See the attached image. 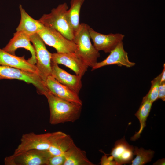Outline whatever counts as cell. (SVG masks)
<instances>
[{
  "label": "cell",
  "instance_id": "cell-1",
  "mask_svg": "<svg viewBox=\"0 0 165 165\" xmlns=\"http://www.w3.org/2000/svg\"><path fill=\"white\" fill-rule=\"evenodd\" d=\"M43 95L46 98L49 106L50 124L74 122L79 118L82 105L57 97L49 91Z\"/></svg>",
  "mask_w": 165,
  "mask_h": 165
},
{
  "label": "cell",
  "instance_id": "cell-2",
  "mask_svg": "<svg viewBox=\"0 0 165 165\" xmlns=\"http://www.w3.org/2000/svg\"><path fill=\"white\" fill-rule=\"evenodd\" d=\"M90 27L86 23H80L79 29L75 32L73 41L77 46L75 53L88 67L92 68L97 62L100 54L91 44L89 32Z\"/></svg>",
  "mask_w": 165,
  "mask_h": 165
},
{
  "label": "cell",
  "instance_id": "cell-3",
  "mask_svg": "<svg viewBox=\"0 0 165 165\" xmlns=\"http://www.w3.org/2000/svg\"><path fill=\"white\" fill-rule=\"evenodd\" d=\"M68 9L66 3L60 4L53 8L50 13L43 14L38 20L45 27L57 30L67 39L73 41L75 33L66 17Z\"/></svg>",
  "mask_w": 165,
  "mask_h": 165
},
{
  "label": "cell",
  "instance_id": "cell-4",
  "mask_svg": "<svg viewBox=\"0 0 165 165\" xmlns=\"http://www.w3.org/2000/svg\"><path fill=\"white\" fill-rule=\"evenodd\" d=\"M65 134L58 131L40 134L33 132L23 134L14 153L31 149L48 150L55 140Z\"/></svg>",
  "mask_w": 165,
  "mask_h": 165
},
{
  "label": "cell",
  "instance_id": "cell-5",
  "mask_svg": "<svg viewBox=\"0 0 165 165\" xmlns=\"http://www.w3.org/2000/svg\"><path fill=\"white\" fill-rule=\"evenodd\" d=\"M16 79L32 84L38 94L44 95L48 91L45 82L38 74L8 66L0 65V80Z\"/></svg>",
  "mask_w": 165,
  "mask_h": 165
},
{
  "label": "cell",
  "instance_id": "cell-6",
  "mask_svg": "<svg viewBox=\"0 0 165 165\" xmlns=\"http://www.w3.org/2000/svg\"><path fill=\"white\" fill-rule=\"evenodd\" d=\"M51 156L47 150L31 149L6 157V165H47Z\"/></svg>",
  "mask_w": 165,
  "mask_h": 165
},
{
  "label": "cell",
  "instance_id": "cell-7",
  "mask_svg": "<svg viewBox=\"0 0 165 165\" xmlns=\"http://www.w3.org/2000/svg\"><path fill=\"white\" fill-rule=\"evenodd\" d=\"M45 44L55 48L57 53H75L77 46L72 41L57 30L45 27L37 33Z\"/></svg>",
  "mask_w": 165,
  "mask_h": 165
},
{
  "label": "cell",
  "instance_id": "cell-8",
  "mask_svg": "<svg viewBox=\"0 0 165 165\" xmlns=\"http://www.w3.org/2000/svg\"><path fill=\"white\" fill-rule=\"evenodd\" d=\"M30 38L35 51L36 66L40 77L45 82L47 78L51 75L52 53L47 49L44 42L37 33L30 36Z\"/></svg>",
  "mask_w": 165,
  "mask_h": 165
},
{
  "label": "cell",
  "instance_id": "cell-9",
  "mask_svg": "<svg viewBox=\"0 0 165 165\" xmlns=\"http://www.w3.org/2000/svg\"><path fill=\"white\" fill-rule=\"evenodd\" d=\"M51 62L67 67L74 71L76 75L81 77L85 74L89 67L75 53H52Z\"/></svg>",
  "mask_w": 165,
  "mask_h": 165
},
{
  "label": "cell",
  "instance_id": "cell-10",
  "mask_svg": "<svg viewBox=\"0 0 165 165\" xmlns=\"http://www.w3.org/2000/svg\"><path fill=\"white\" fill-rule=\"evenodd\" d=\"M89 32L94 46L98 51L110 53L119 42L123 41L125 35L120 33L104 34L95 31L90 27Z\"/></svg>",
  "mask_w": 165,
  "mask_h": 165
},
{
  "label": "cell",
  "instance_id": "cell-11",
  "mask_svg": "<svg viewBox=\"0 0 165 165\" xmlns=\"http://www.w3.org/2000/svg\"><path fill=\"white\" fill-rule=\"evenodd\" d=\"M30 36L21 31H16L13 34V37L2 49L13 55L18 48H24L30 51L31 57L27 61L30 64L35 65L36 63V53L35 48L31 43Z\"/></svg>",
  "mask_w": 165,
  "mask_h": 165
},
{
  "label": "cell",
  "instance_id": "cell-12",
  "mask_svg": "<svg viewBox=\"0 0 165 165\" xmlns=\"http://www.w3.org/2000/svg\"><path fill=\"white\" fill-rule=\"evenodd\" d=\"M45 83L49 91L54 96L82 106V102L79 94L58 82L52 75L47 78Z\"/></svg>",
  "mask_w": 165,
  "mask_h": 165
},
{
  "label": "cell",
  "instance_id": "cell-13",
  "mask_svg": "<svg viewBox=\"0 0 165 165\" xmlns=\"http://www.w3.org/2000/svg\"><path fill=\"white\" fill-rule=\"evenodd\" d=\"M109 55L103 61L97 62L92 68L93 71L102 67L112 64H116L119 66H125L130 68L134 66L135 63L130 61L128 58L127 53L124 48L122 41L110 53Z\"/></svg>",
  "mask_w": 165,
  "mask_h": 165
},
{
  "label": "cell",
  "instance_id": "cell-14",
  "mask_svg": "<svg viewBox=\"0 0 165 165\" xmlns=\"http://www.w3.org/2000/svg\"><path fill=\"white\" fill-rule=\"evenodd\" d=\"M51 75L58 82L79 94L82 86V77L70 74L51 62Z\"/></svg>",
  "mask_w": 165,
  "mask_h": 165
},
{
  "label": "cell",
  "instance_id": "cell-15",
  "mask_svg": "<svg viewBox=\"0 0 165 165\" xmlns=\"http://www.w3.org/2000/svg\"><path fill=\"white\" fill-rule=\"evenodd\" d=\"M134 149V147L128 144L124 136L115 142L108 155L112 157L117 165L130 163L133 160Z\"/></svg>",
  "mask_w": 165,
  "mask_h": 165
},
{
  "label": "cell",
  "instance_id": "cell-16",
  "mask_svg": "<svg viewBox=\"0 0 165 165\" xmlns=\"http://www.w3.org/2000/svg\"><path fill=\"white\" fill-rule=\"evenodd\" d=\"M0 65L20 69L39 75V71L36 65L29 63L27 60L25 59L24 56L21 57L17 56L0 48Z\"/></svg>",
  "mask_w": 165,
  "mask_h": 165
},
{
  "label": "cell",
  "instance_id": "cell-17",
  "mask_svg": "<svg viewBox=\"0 0 165 165\" xmlns=\"http://www.w3.org/2000/svg\"><path fill=\"white\" fill-rule=\"evenodd\" d=\"M20 13V22L16 30L23 32L29 36L38 33L45 26L39 20L31 17L20 4L19 6Z\"/></svg>",
  "mask_w": 165,
  "mask_h": 165
},
{
  "label": "cell",
  "instance_id": "cell-18",
  "mask_svg": "<svg viewBox=\"0 0 165 165\" xmlns=\"http://www.w3.org/2000/svg\"><path fill=\"white\" fill-rule=\"evenodd\" d=\"M64 165H94L87 157L85 151L75 144L65 153Z\"/></svg>",
  "mask_w": 165,
  "mask_h": 165
},
{
  "label": "cell",
  "instance_id": "cell-19",
  "mask_svg": "<svg viewBox=\"0 0 165 165\" xmlns=\"http://www.w3.org/2000/svg\"><path fill=\"white\" fill-rule=\"evenodd\" d=\"M153 103L143 97L139 108L135 115L138 119L140 123V128L139 131L131 138V140L135 141L138 139L141 134L146 126V121L149 115Z\"/></svg>",
  "mask_w": 165,
  "mask_h": 165
},
{
  "label": "cell",
  "instance_id": "cell-20",
  "mask_svg": "<svg viewBox=\"0 0 165 165\" xmlns=\"http://www.w3.org/2000/svg\"><path fill=\"white\" fill-rule=\"evenodd\" d=\"M75 144L70 136L65 134L55 140L47 151L51 156L64 154Z\"/></svg>",
  "mask_w": 165,
  "mask_h": 165
},
{
  "label": "cell",
  "instance_id": "cell-21",
  "mask_svg": "<svg viewBox=\"0 0 165 165\" xmlns=\"http://www.w3.org/2000/svg\"><path fill=\"white\" fill-rule=\"evenodd\" d=\"M84 1L85 0H71L70 7L66 12L67 20L74 33L78 30L80 26V10Z\"/></svg>",
  "mask_w": 165,
  "mask_h": 165
},
{
  "label": "cell",
  "instance_id": "cell-22",
  "mask_svg": "<svg viewBox=\"0 0 165 165\" xmlns=\"http://www.w3.org/2000/svg\"><path fill=\"white\" fill-rule=\"evenodd\" d=\"M154 151L151 149L145 150L142 148L134 147V155L135 158L131 162V165H143L150 162L153 157Z\"/></svg>",
  "mask_w": 165,
  "mask_h": 165
},
{
  "label": "cell",
  "instance_id": "cell-23",
  "mask_svg": "<svg viewBox=\"0 0 165 165\" xmlns=\"http://www.w3.org/2000/svg\"><path fill=\"white\" fill-rule=\"evenodd\" d=\"M160 79L161 74L151 81V85L150 90L147 94L143 97L152 103L158 99V93Z\"/></svg>",
  "mask_w": 165,
  "mask_h": 165
},
{
  "label": "cell",
  "instance_id": "cell-24",
  "mask_svg": "<svg viewBox=\"0 0 165 165\" xmlns=\"http://www.w3.org/2000/svg\"><path fill=\"white\" fill-rule=\"evenodd\" d=\"M65 159V154L51 156L48 160L47 165H64Z\"/></svg>",
  "mask_w": 165,
  "mask_h": 165
},
{
  "label": "cell",
  "instance_id": "cell-25",
  "mask_svg": "<svg viewBox=\"0 0 165 165\" xmlns=\"http://www.w3.org/2000/svg\"><path fill=\"white\" fill-rule=\"evenodd\" d=\"M100 160L101 165H117L112 157L111 156H108L106 154L102 156Z\"/></svg>",
  "mask_w": 165,
  "mask_h": 165
},
{
  "label": "cell",
  "instance_id": "cell-26",
  "mask_svg": "<svg viewBox=\"0 0 165 165\" xmlns=\"http://www.w3.org/2000/svg\"><path fill=\"white\" fill-rule=\"evenodd\" d=\"M158 99L165 101V82L160 83L159 90Z\"/></svg>",
  "mask_w": 165,
  "mask_h": 165
},
{
  "label": "cell",
  "instance_id": "cell-27",
  "mask_svg": "<svg viewBox=\"0 0 165 165\" xmlns=\"http://www.w3.org/2000/svg\"><path fill=\"white\" fill-rule=\"evenodd\" d=\"M161 74V79L160 83L165 82V64L163 65V68L162 73Z\"/></svg>",
  "mask_w": 165,
  "mask_h": 165
},
{
  "label": "cell",
  "instance_id": "cell-28",
  "mask_svg": "<svg viewBox=\"0 0 165 165\" xmlns=\"http://www.w3.org/2000/svg\"><path fill=\"white\" fill-rule=\"evenodd\" d=\"M165 158H163L158 160L157 161L153 163V165H165Z\"/></svg>",
  "mask_w": 165,
  "mask_h": 165
}]
</instances>
